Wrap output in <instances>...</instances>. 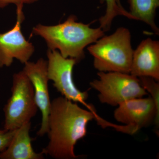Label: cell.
<instances>
[{
  "label": "cell",
  "instance_id": "1",
  "mask_svg": "<svg viewBox=\"0 0 159 159\" xmlns=\"http://www.w3.org/2000/svg\"><path fill=\"white\" fill-rule=\"evenodd\" d=\"M96 117L94 112L76 102L58 97L51 102L48 119L49 142L42 152L56 159H75L74 147L87 133V125Z\"/></svg>",
  "mask_w": 159,
  "mask_h": 159
},
{
  "label": "cell",
  "instance_id": "2",
  "mask_svg": "<svg viewBox=\"0 0 159 159\" xmlns=\"http://www.w3.org/2000/svg\"><path fill=\"white\" fill-rule=\"evenodd\" d=\"M32 34L42 37L49 50H57L63 57L79 62L85 57L84 49L104 35V31L100 27L91 28L89 25L78 22L76 16L71 15L56 25L39 24L33 28Z\"/></svg>",
  "mask_w": 159,
  "mask_h": 159
},
{
  "label": "cell",
  "instance_id": "3",
  "mask_svg": "<svg viewBox=\"0 0 159 159\" xmlns=\"http://www.w3.org/2000/svg\"><path fill=\"white\" fill-rule=\"evenodd\" d=\"M130 31L120 27L112 34L97 40L88 48L99 72L129 74L134 51Z\"/></svg>",
  "mask_w": 159,
  "mask_h": 159
},
{
  "label": "cell",
  "instance_id": "4",
  "mask_svg": "<svg viewBox=\"0 0 159 159\" xmlns=\"http://www.w3.org/2000/svg\"><path fill=\"white\" fill-rule=\"evenodd\" d=\"M11 91V97L4 108V129L7 130H15L30 122L38 108L33 86L24 71L13 75Z\"/></svg>",
  "mask_w": 159,
  "mask_h": 159
},
{
  "label": "cell",
  "instance_id": "5",
  "mask_svg": "<svg viewBox=\"0 0 159 159\" xmlns=\"http://www.w3.org/2000/svg\"><path fill=\"white\" fill-rule=\"evenodd\" d=\"M98 78L90 83L92 88L99 93L102 103L117 106L123 102L145 97L148 93L142 87L138 77L120 72H99Z\"/></svg>",
  "mask_w": 159,
  "mask_h": 159
},
{
  "label": "cell",
  "instance_id": "6",
  "mask_svg": "<svg viewBox=\"0 0 159 159\" xmlns=\"http://www.w3.org/2000/svg\"><path fill=\"white\" fill-rule=\"evenodd\" d=\"M48 75L49 80L53 81V86L63 97L75 102L86 105L88 98L87 91L82 92L77 89L73 79L74 66L78 63L77 60L63 57L57 50H48Z\"/></svg>",
  "mask_w": 159,
  "mask_h": 159
},
{
  "label": "cell",
  "instance_id": "7",
  "mask_svg": "<svg viewBox=\"0 0 159 159\" xmlns=\"http://www.w3.org/2000/svg\"><path fill=\"white\" fill-rule=\"evenodd\" d=\"M23 8L17 7V20L14 27L0 33V67L11 66L14 58L26 63L34 53V46L26 39L21 31V24L25 19Z\"/></svg>",
  "mask_w": 159,
  "mask_h": 159
},
{
  "label": "cell",
  "instance_id": "8",
  "mask_svg": "<svg viewBox=\"0 0 159 159\" xmlns=\"http://www.w3.org/2000/svg\"><path fill=\"white\" fill-rule=\"evenodd\" d=\"M134 98L118 106L114 113L117 122L125 124L123 131L134 134L154 122L157 111L153 100L148 98Z\"/></svg>",
  "mask_w": 159,
  "mask_h": 159
},
{
  "label": "cell",
  "instance_id": "9",
  "mask_svg": "<svg viewBox=\"0 0 159 159\" xmlns=\"http://www.w3.org/2000/svg\"><path fill=\"white\" fill-rule=\"evenodd\" d=\"M23 71L30 80L34 90V98L42 112L41 125L37 135L42 137L48 131V119L51 108L48 75V61L40 58L36 62L28 61L25 64Z\"/></svg>",
  "mask_w": 159,
  "mask_h": 159
},
{
  "label": "cell",
  "instance_id": "10",
  "mask_svg": "<svg viewBox=\"0 0 159 159\" xmlns=\"http://www.w3.org/2000/svg\"><path fill=\"white\" fill-rule=\"evenodd\" d=\"M129 74L138 77L159 80V42L150 38L143 40L134 50Z\"/></svg>",
  "mask_w": 159,
  "mask_h": 159
},
{
  "label": "cell",
  "instance_id": "11",
  "mask_svg": "<svg viewBox=\"0 0 159 159\" xmlns=\"http://www.w3.org/2000/svg\"><path fill=\"white\" fill-rule=\"evenodd\" d=\"M31 122L22 125L16 131L13 138L6 150L0 152L1 159H43L42 152H35L30 138Z\"/></svg>",
  "mask_w": 159,
  "mask_h": 159
},
{
  "label": "cell",
  "instance_id": "12",
  "mask_svg": "<svg viewBox=\"0 0 159 159\" xmlns=\"http://www.w3.org/2000/svg\"><path fill=\"white\" fill-rule=\"evenodd\" d=\"M129 12L134 20L146 23L158 34L159 29L156 25L155 18L159 6V0H129Z\"/></svg>",
  "mask_w": 159,
  "mask_h": 159
},
{
  "label": "cell",
  "instance_id": "13",
  "mask_svg": "<svg viewBox=\"0 0 159 159\" xmlns=\"http://www.w3.org/2000/svg\"><path fill=\"white\" fill-rule=\"evenodd\" d=\"M106 5L104 15L99 18L100 27L104 31L110 29L114 19L119 16H122L129 19L134 20L129 11H126L120 3L119 0H101Z\"/></svg>",
  "mask_w": 159,
  "mask_h": 159
},
{
  "label": "cell",
  "instance_id": "14",
  "mask_svg": "<svg viewBox=\"0 0 159 159\" xmlns=\"http://www.w3.org/2000/svg\"><path fill=\"white\" fill-rule=\"evenodd\" d=\"M140 84L147 93L150 94L157 111V117L154 123L157 128L159 125V84L153 78L149 77H139Z\"/></svg>",
  "mask_w": 159,
  "mask_h": 159
},
{
  "label": "cell",
  "instance_id": "15",
  "mask_svg": "<svg viewBox=\"0 0 159 159\" xmlns=\"http://www.w3.org/2000/svg\"><path fill=\"white\" fill-rule=\"evenodd\" d=\"M16 129L7 130L0 129V152L6 150L13 138Z\"/></svg>",
  "mask_w": 159,
  "mask_h": 159
},
{
  "label": "cell",
  "instance_id": "16",
  "mask_svg": "<svg viewBox=\"0 0 159 159\" xmlns=\"http://www.w3.org/2000/svg\"><path fill=\"white\" fill-rule=\"evenodd\" d=\"M38 0H0V8H4L10 4L16 5V7L24 6L25 4H31Z\"/></svg>",
  "mask_w": 159,
  "mask_h": 159
}]
</instances>
